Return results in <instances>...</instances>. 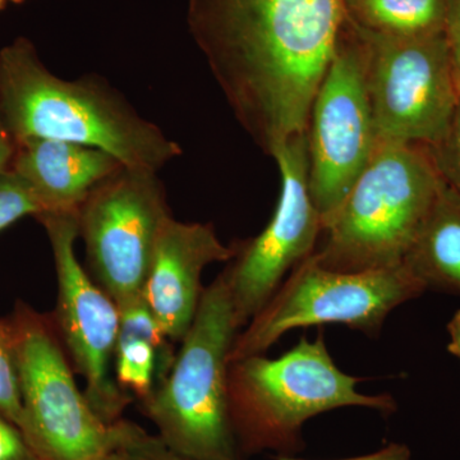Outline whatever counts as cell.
Returning a JSON list of instances; mask_svg holds the SVG:
<instances>
[{
  "instance_id": "obj_25",
  "label": "cell",
  "mask_w": 460,
  "mask_h": 460,
  "mask_svg": "<svg viewBox=\"0 0 460 460\" xmlns=\"http://www.w3.org/2000/svg\"><path fill=\"white\" fill-rule=\"evenodd\" d=\"M279 460H302L293 459L284 456ZM339 460H411V452L410 447L404 444L392 443L386 445L383 449L377 452L366 454V456H356V458L339 459Z\"/></svg>"
},
{
  "instance_id": "obj_15",
  "label": "cell",
  "mask_w": 460,
  "mask_h": 460,
  "mask_svg": "<svg viewBox=\"0 0 460 460\" xmlns=\"http://www.w3.org/2000/svg\"><path fill=\"white\" fill-rule=\"evenodd\" d=\"M118 307L115 381L123 392L144 402L169 374L177 353L142 296Z\"/></svg>"
},
{
  "instance_id": "obj_28",
  "label": "cell",
  "mask_w": 460,
  "mask_h": 460,
  "mask_svg": "<svg viewBox=\"0 0 460 460\" xmlns=\"http://www.w3.org/2000/svg\"><path fill=\"white\" fill-rule=\"evenodd\" d=\"M22 2H25V0H7L8 4H20Z\"/></svg>"
},
{
  "instance_id": "obj_9",
  "label": "cell",
  "mask_w": 460,
  "mask_h": 460,
  "mask_svg": "<svg viewBox=\"0 0 460 460\" xmlns=\"http://www.w3.org/2000/svg\"><path fill=\"white\" fill-rule=\"evenodd\" d=\"M308 186L323 226L374 154L378 137L365 72V42L345 16L305 128Z\"/></svg>"
},
{
  "instance_id": "obj_29",
  "label": "cell",
  "mask_w": 460,
  "mask_h": 460,
  "mask_svg": "<svg viewBox=\"0 0 460 460\" xmlns=\"http://www.w3.org/2000/svg\"><path fill=\"white\" fill-rule=\"evenodd\" d=\"M7 5H8L7 0H0V11H2V9H4L5 7H7Z\"/></svg>"
},
{
  "instance_id": "obj_18",
  "label": "cell",
  "mask_w": 460,
  "mask_h": 460,
  "mask_svg": "<svg viewBox=\"0 0 460 460\" xmlns=\"http://www.w3.org/2000/svg\"><path fill=\"white\" fill-rule=\"evenodd\" d=\"M0 411L18 429L22 428L23 410L13 332L11 323L3 321H0Z\"/></svg>"
},
{
  "instance_id": "obj_10",
  "label": "cell",
  "mask_w": 460,
  "mask_h": 460,
  "mask_svg": "<svg viewBox=\"0 0 460 460\" xmlns=\"http://www.w3.org/2000/svg\"><path fill=\"white\" fill-rule=\"evenodd\" d=\"M171 217L157 172L127 166L96 184L78 208L86 270L118 305L141 298L157 239Z\"/></svg>"
},
{
  "instance_id": "obj_3",
  "label": "cell",
  "mask_w": 460,
  "mask_h": 460,
  "mask_svg": "<svg viewBox=\"0 0 460 460\" xmlns=\"http://www.w3.org/2000/svg\"><path fill=\"white\" fill-rule=\"evenodd\" d=\"M441 184L428 146L378 140L367 165L323 226L314 260L341 272L402 265Z\"/></svg>"
},
{
  "instance_id": "obj_13",
  "label": "cell",
  "mask_w": 460,
  "mask_h": 460,
  "mask_svg": "<svg viewBox=\"0 0 460 460\" xmlns=\"http://www.w3.org/2000/svg\"><path fill=\"white\" fill-rule=\"evenodd\" d=\"M234 250L224 246L213 224L181 223L171 217L157 239L142 298L166 337L181 343L192 325L205 288L201 275L213 262H229Z\"/></svg>"
},
{
  "instance_id": "obj_2",
  "label": "cell",
  "mask_w": 460,
  "mask_h": 460,
  "mask_svg": "<svg viewBox=\"0 0 460 460\" xmlns=\"http://www.w3.org/2000/svg\"><path fill=\"white\" fill-rule=\"evenodd\" d=\"M0 111L16 141L74 142L100 148L127 168L156 172L181 155L122 93L95 75L57 77L25 38L0 50Z\"/></svg>"
},
{
  "instance_id": "obj_1",
  "label": "cell",
  "mask_w": 460,
  "mask_h": 460,
  "mask_svg": "<svg viewBox=\"0 0 460 460\" xmlns=\"http://www.w3.org/2000/svg\"><path fill=\"white\" fill-rule=\"evenodd\" d=\"M345 16L344 0H189L190 35L266 155L305 133Z\"/></svg>"
},
{
  "instance_id": "obj_16",
  "label": "cell",
  "mask_w": 460,
  "mask_h": 460,
  "mask_svg": "<svg viewBox=\"0 0 460 460\" xmlns=\"http://www.w3.org/2000/svg\"><path fill=\"white\" fill-rule=\"evenodd\" d=\"M402 265L426 290L460 296V198L444 181Z\"/></svg>"
},
{
  "instance_id": "obj_4",
  "label": "cell",
  "mask_w": 460,
  "mask_h": 460,
  "mask_svg": "<svg viewBox=\"0 0 460 460\" xmlns=\"http://www.w3.org/2000/svg\"><path fill=\"white\" fill-rule=\"evenodd\" d=\"M361 378L339 370L323 332L304 337L283 356L230 362L229 414L235 441L243 452L296 449L302 426L325 411L366 407L390 413L394 399L357 392Z\"/></svg>"
},
{
  "instance_id": "obj_7",
  "label": "cell",
  "mask_w": 460,
  "mask_h": 460,
  "mask_svg": "<svg viewBox=\"0 0 460 460\" xmlns=\"http://www.w3.org/2000/svg\"><path fill=\"white\" fill-rule=\"evenodd\" d=\"M426 292L404 265L357 272L323 268L311 255L239 332L229 362L263 354L286 332L341 323L377 338L386 317Z\"/></svg>"
},
{
  "instance_id": "obj_14",
  "label": "cell",
  "mask_w": 460,
  "mask_h": 460,
  "mask_svg": "<svg viewBox=\"0 0 460 460\" xmlns=\"http://www.w3.org/2000/svg\"><path fill=\"white\" fill-rule=\"evenodd\" d=\"M122 166L100 148L26 138L17 141L11 171L31 189L45 214L77 211L91 190Z\"/></svg>"
},
{
  "instance_id": "obj_12",
  "label": "cell",
  "mask_w": 460,
  "mask_h": 460,
  "mask_svg": "<svg viewBox=\"0 0 460 460\" xmlns=\"http://www.w3.org/2000/svg\"><path fill=\"white\" fill-rule=\"evenodd\" d=\"M271 157L280 172L279 202L257 237L233 244L234 256L224 269L241 329L270 301L288 272L313 255L323 234V219L308 186L305 133L284 142Z\"/></svg>"
},
{
  "instance_id": "obj_5",
  "label": "cell",
  "mask_w": 460,
  "mask_h": 460,
  "mask_svg": "<svg viewBox=\"0 0 460 460\" xmlns=\"http://www.w3.org/2000/svg\"><path fill=\"white\" fill-rule=\"evenodd\" d=\"M226 272L206 287L164 380L142 411L172 452L193 460H238L229 414V356L239 334Z\"/></svg>"
},
{
  "instance_id": "obj_27",
  "label": "cell",
  "mask_w": 460,
  "mask_h": 460,
  "mask_svg": "<svg viewBox=\"0 0 460 460\" xmlns=\"http://www.w3.org/2000/svg\"><path fill=\"white\" fill-rule=\"evenodd\" d=\"M102 460H131L122 449L114 450L113 453L108 454L105 458Z\"/></svg>"
},
{
  "instance_id": "obj_20",
  "label": "cell",
  "mask_w": 460,
  "mask_h": 460,
  "mask_svg": "<svg viewBox=\"0 0 460 460\" xmlns=\"http://www.w3.org/2000/svg\"><path fill=\"white\" fill-rule=\"evenodd\" d=\"M428 150L441 180L460 198V102L449 129Z\"/></svg>"
},
{
  "instance_id": "obj_6",
  "label": "cell",
  "mask_w": 460,
  "mask_h": 460,
  "mask_svg": "<svg viewBox=\"0 0 460 460\" xmlns=\"http://www.w3.org/2000/svg\"><path fill=\"white\" fill-rule=\"evenodd\" d=\"M16 347L25 436L36 460H102L119 449L109 425L78 389L54 323L20 305L9 321Z\"/></svg>"
},
{
  "instance_id": "obj_17",
  "label": "cell",
  "mask_w": 460,
  "mask_h": 460,
  "mask_svg": "<svg viewBox=\"0 0 460 460\" xmlns=\"http://www.w3.org/2000/svg\"><path fill=\"white\" fill-rule=\"evenodd\" d=\"M344 5L352 22L380 35L410 38L445 29L447 0H344Z\"/></svg>"
},
{
  "instance_id": "obj_23",
  "label": "cell",
  "mask_w": 460,
  "mask_h": 460,
  "mask_svg": "<svg viewBox=\"0 0 460 460\" xmlns=\"http://www.w3.org/2000/svg\"><path fill=\"white\" fill-rule=\"evenodd\" d=\"M444 32L460 91V0H447Z\"/></svg>"
},
{
  "instance_id": "obj_19",
  "label": "cell",
  "mask_w": 460,
  "mask_h": 460,
  "mask_svg": "<svg viewBox=\"0 0 460 460\" xmlns=\"http://www.w3.org/2000/svg\"><path fill=\"white\" fill-rule=\"evenodd\" d=\"M42 213L40 202L25 181L12 171L0 175V230L27 215L39 217Z\"/></svg>"
},
{
  "instance_id": "obj_26",
  "label": "cell",
  "mask_w": 460,
  "mask_h": 460,
  "mask_svg": "<svg viewBox=\"0 0 460 460\" xmlns=\"http://www.w3.org/2000/svg\"><path fill=\"white\" fill-rule=\"evenodd\" d=\"M447 334H449L447 350L460 361V310L453 314L447 323Z\"/></svg>"
},
{
  "instance_id": "obj_24",
  "label": "cell",
  "mask_w": 460,
  "mask_h": 460,
  "mask_svg": "<svg viewBox=\"0 0 460 460\" xmlns=\"http://www.w3.org/2000/svg\"><path fill=\"white\" fill-rule=\"evenodd\" d=\"M17 141L9 131L2 111H0V175L11 171L12 162L16 154Z\"/></svg>"
},
{
  "instance_id": "obj_22",
  "label": "cell",
  "mask_w": 460,
  "mask_h": 460,
  "mask_svg": "<svg viewBox=\"0 0 460 460\" xmlns=\"http://www.w3.org/2000/svg\"><path fill=\"white\" fill-rule=\"evenodd\" d=\"M0 460H36L21 429L0 411Z\"/></svg>"
},
{
  "instance_id": "obj_11",
  "label": "cell",
  "mask_w": 460,
  "mask_h": 460,
  "mask_svg": "<svg viewBox=\"0 0 460 460\" xmlns=\"http://www.w3.org/2000/svg\"><path fill=\"white\" fill-rule=\"evenodd\" d=\"M36 217L47 230L56 262L54 326L72 367L84 377V393L91 408L100 419L113 425L122 420L133 399L114 377L119 307L78 261L75 248L77 211L45 213Z\"/></svg>"
},
{
  "instance_id": "obj_8",
  "label": "cell",
  "mask_w": 460,
  "mask_h": 460,
  "mask_svg": "<svg viewBox=\"0 0 460 460\" xmlns=\"http://www.w3.org/2000/svg\"><path fill=\"white\" fill-rule=\"evenodd\" d=\"M357 27L378 140L436 144L460 102L445 32L398 38Z\"/></svg>"
},
{
  "instance_id": "obj_21",
  "label": "cell",
  "mask_w": 460,
  "mask_h": 460,
  "mask_svg": "<svg viewBox=\"0 0 460 460\" xmlns=\"http://www.w3.org/2000/svg\"><path fill=\"white\" fill-rule=\"evenodd\" d=\"M120 445L131 460H193L172 452L157 435H150L137 423L119 420Z\"/></svg>"
}]
</instances>
